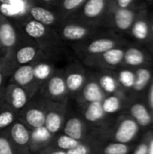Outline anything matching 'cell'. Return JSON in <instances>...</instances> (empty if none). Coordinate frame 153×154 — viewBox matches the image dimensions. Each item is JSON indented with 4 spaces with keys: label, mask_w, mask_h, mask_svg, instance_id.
I'll return each mask as SVG.
<instances>
[{
    "label": "cell",
    "mask_w": 153,
    "mask_h": 154,
    "mask_svg": "<svg viewBox=\"0 0 153 154\" xmlns=\"http://www.w3.org/2000/svg\"><path fill=\"white\" fill-rule=\"evenodd\" d=\"M84 0H64L63 1V7L68 10H73L75 8H77L78 6H79L81 5V3Z\"/></svg>",
    "instance_id": "cell-36"
},
{
    "label": "cell",
    "mask_w": 153,
    "mask_h": 154,
    "mask_svg": "<svg viewBox=\"0 0 153 154\" xmlns=\"http://www.w3.org/2000/svg\"><path fill=\"white\" fill-rule=\"evenodd\" d=\"M0 154H18L4 133H0Z\"/></svg>",
    "instance_id": "cell-34"
},
{
    "label": "cell",
    "mask_w": 153,
    "mask_h": 154,
    "mask_svg": "<svg viewBox=\"0 0 153 154\" xmlns=\"http://www.w3.org/2000/svg\"><path fill=\"white\" fill-rule=\"evenodd\" d=\"M151 32H152V33H153V23H152V25H151Z\"/></svg>",
    "instance_id": "cell-46"
},
{
    "label": "cell",
    "mask_w": 153,
    "mask_h": 154,
    "mask_svg": "<svg viewBox=\"0 0 153 154\" xmlns=\"http://www.w3.org/2000/svg\"><path fill=\"white\" fill-rule=\"evenodd\" d=\"M7 82L24 88L31 97L36 95L40 90L33 76V63L17 67L10 75Z\"/></svg>",
    "instance_id": "cell-6"
},
{
    "label": "cell",
    "mask_w": 153,
    "mask_h": 154,
    "mask_svg": "<svg viewBox=\"0 0 153 154\" xmlns=\"http://www.w3.org/2000/svg\"><path fill=\"white\" fill-rule=\"evenodd\" d=\"M7 80H8V78L4 73H0V91L5 89V86L8 83Z\"/></svg>",
    "instance_id": "cell-40"
},
{
    "label": "cell",
    "mask_w": 153,
    "mask_h": 154,
    "mask_svg": "<svg viewBox=\"0 0 153 154\" xmlns=\"http://www.w3.org/2000/svg\"><path fill=\"white\" fill-rule=\"evenodd\" d=\"M62 33H63V36L68 40L78 41V40L84 38L87 35V31L83 26L70 24V25H67L63 28Z\"/></svg>",
    "instance_id": "cell-24"
},
{
    "label": "cell",
    "mask_w": 153,
    "mask_h": 154,
    "mask_svg": "<svg viewBox=\"0 0 153 154\" xmlns=\"http://www.w3.org/2000/svg\"><path fill=\"white\" fill-rule=\"evenodd\" d=\"M132 34L134 38L139 41H144L148 38L150 34V27L148 22L143 18H139L135 20L131 27Z\"/></svg>",
    "instance_id": "cell-21"
},
{
    "label": "cell",
    "mask_w": 153,
    "mask_h": 154,
    "mask_svg": "<svg viewBox=\"0 0 153 154\" xmlns=\"http://www.w3.org/2000/svg\"><path fill=\"white\" fill-rule=\"evenodd\" d=\"M124 51L118 48H113L102 53L103 60L109 66H116L124 60Z\"/></svg>",
    "instance_id": "cell-26"
},
{
    "label": "cell",
    "mask_w": 153,
    "mask_h": 154,
    "mask_svg": "<svg viewBox=\"0 0 153 154\" xmlns=\"http://www.w3.org/2000/svg\"><path fill=\"white\" fill-rule=\"evenodd\" d=\"M135 22V13L129 8H118L115 12V23L119 30H128Z\"/></svg>",
    "instance_id": "cell-13"
},
{
    "label": "cell",
    "mask_w": 153,
    "mask_h": 154,
    "mask_svg": "<svg viewBox=\"0 0 153 154\" xmlns=\"http://www.w3.org/2000/svg\"><path fill=\"white\" fill-rule=\"evenodd\" d=\"M0 73H4L5 74V67H4V62H0Z\"/></svg>",
    "instance_id": "cell-44"
},
{
    "label": "cell",
    "mask_w": 153,
    "mask_h": 154,
    "mask_svg": "<svg viewBox=\"0 0 153 154\" xmlns=\"http://www.w3.org/2000/svg\"><path fill=\"white\" fill-rule=\"evenodd\" d=\"M131 115L141 126H147L151 121V115L147 108L142 104H134L131 107Z\"/></svg>",
    "instance_id": "cell-19"
},
{
    "label": "cell",
    "mask_w": 153,
    "mask_h": 154,
    "mask_svg": "<svg viewBox=\"0 0 153 154\" xmlns=\"http://www.w3.org/2000/svg\"><path fill=\"white\" fill-rule=\"evenodd\" d=\"M42 1H46V2H48V1H51V0H42Z\"/></svg>",
    "instance_id": "cell-47"
},
{
    "label": "cell",
    "mask_w": 153,
    "mask_h": 154,
    "mask_svg": "<svg viewBox=\"0 0 153 154\" xmlns=\"http://www.w3.org/2000/svg\"><path fill=\"white\" fill-rule=\"evenodd\" d=\"M18 119V115L11 108L4 105L0 111V133L7 129L13 123Z\"/></svg>",
    "instance_id": "cell-23"
},
{
    "label": "cell",
    "mask_w": 153,
    "mask_h": 154,
    "mask_svg": "<svg viewBox=\"0 0 153 154\" xmlns=\"http://www.w3.org/2000/svg\"><path fill=\"white\" fill-rule=\"evenodd\" d=\"M149 102H150V106L153 109V84L151 87L150 89V94H149Z\"/></svg>",
    "instance_id": "cell-41"
},
{
    "label": "cell",
    "mask_w": 153,
    "mask_h": 154,
    "mask_svg": "<svg viewBox=\"0 0 153 154\" xmlns=\"http://www.w3.org/2000/svg\"><path fill=\"white\" fill-rule=\"evenodd\" d=\"M129 148L125 143H111L105 146L103 149V154H127Z\"/></svg>",
    "instance_id": "cell-32"
},
{
    "label": "cell",
    "mask_w": 153,
    "mask_h": 154,
    "mask_svg": "<svg viewBox=\"0 0 153 154\" xmlns=\"http://www.w3.org/2000/svg\"><path fill=\"white\" fill-rule=\"evenodd\" d=\"M148 151H149L148 145L145 143H142L136 148L133 154H148Z\"/></svg>",
    "instance_id": "cell-38"
},
{
    "label": "cell",
    "mask_w": 153,
    "mask_h": 154,
    "mask_svg": "<svg viewBox=\"0 0 153 154\" xmlns=\"http://www.w3.org/2000/svg\"><path fill=\"white\" fill-rule=\"evenodd\" d=\"M138 130V124L134 120L124 119L119 124L115 132V140L116 143L126 144L136 136Z\"/></svg>",
    "instance_id": "cell-12"
},
{
    "label": "cell",
    "mask_w": 153,
    "mask_h": 154,
    "mask_svg": "<svg viewBox=\"0 0 153 154\" xmlns=\"http://www.w3.org/2000/svg\"><path fill=\"white\" fill-rule=\"evenodd\" d=\"M52 137L53 136L44 126L31 130L29 144L30 153L37 154L48 148L52 140Z\"/></svg>",
    "instance_id": "cell-10"
},
{
    "label": "cell",
    "mask_w": 153,
    "mask_h": 154,
    "mask_svg": "<svg viewBox=\"0 0 153 154\" xmlns=\"http://www.w3.org/2000/svg\"><path fill=\"white\" fill-rule=\"evenodd\" d=\"M121 100L117 96L110 95L106 97L102 101V107L106 115H112L121 109Z\"/></svg>",
    "instance_id": "cell-27"
},
{
    "label": "cell",
    "mask_w": 153,
    "mask_h": 154,
    "mask_svg": "<svg viewBox=\"0 0 153 154\" xmlns=\"http://www.w3.org/2000/svg\"><path fill=\"white\" fill-rule=\"evenodd\" d=\"M64 78L69 98L75 100L87 79L86 72L81 67L72 66L64 72Z\"/></svg>",
    "instance_id": "cell-8"
},
{
    "label": "cell",
    "mask_w": 153,
    "mask_h": 154,
    "mask_svg": "<svg viewBox=\"0 0 153 154\" xmlns=\"http://www.w3.org/2000/svg\"><path fill=\"white\" fill-rule=\"evenodd\" d=\"M151 74L149 69H139L135 73V81L133 88L136 91L142 90L151 80Z\"/></svg>",
    "instance_id": "cell-30"
},
{
    "label": "cell",
    "mask_w": 153,
    "mask_h": 154,
    "mask_svg": "<svg viewBox=\"0 0 153 154\" xmlns=\"http://www.w3.org/2000/svg\"><path fill=\"white\" fill-rule=\"evenodd\" d=\"M30 14L35 21L44 25L52 24L55 20V17L50 11L41 6H32L30 9Z\"/></svg>",
    "instance_id": "cell-20"
},
{
    "label": "cell",
    "mask_w": 153,
    "mask_h": 154,
    "mask_svg": "<svg viewBox=\"0 0 153 154\" xmlns=\"http://www.w3.org/2000/svg\"><path fill=\"white\" fill-rule=\"evenodd\" d=\"M31 96L23 88L13 84L7 83L4 91V102L6 106L11 108L17 115L25 107L31 100Z\"/></svg>",
    "instance_id": "cell-7"
},
{
    "label": "cell",
    "mask_w": 153,
    "mask_h": 154,
    "mask_svg": "<svg viewBox=\"0 0 153 154\" xmlns=\"http://www.w3.org/2000/svg\"><path fill=\"white\" fill-rule=\"evenodd\" d=\"M149 151H148V154H153V140L151 142L150 146H148Z\"/></svg>",
    "instance_id": "cell-43"
},
{
    "label": "cell",
    "mask_w": 153,
    "mask_h": 154,
    "mask_svg": "<svg viewBox=\"0 0 153 154\" xmlns=\"http://www.w3.org/2000/svg\"><path fill=\"white\" fill-rule=\"evenodd\" d=\"M54 71H55L54 66L49 62L41 61V62L33 63L34 79L40 88L50 78V76L54 73Z\"/></svg>",
    "instance_id": "cell-14"
},
{
    "label": "cell",
    "mask_w": 153,
    "mask_h": 154,
    "mask_svg": "<svg viewBox=\"0 0 153 154\" xmlns=\"http://www.w3.org/2000/svg\"><path fill=\"white\" fill-rule=\"evenodd\" d=\"M39 93L48 101L67 103L69 102V94L66 87L64 72L54 71L50 78L41 87Z\"/></svg>",
    "instance_id": "cell-2"
},
{
    "label": "cell",
    "mask_w": 153,
    "mask_h": 154,
    "mask_svg": "<svg viewBox=\"0 0 153 154\" xmlns=\"http://www.w3.org/2000/svg\"><path fill=\"white\" fill-rule=\"evenodd\" d=\"M4 91H5V89L0 91V111L3 108L4 105H5V102H4Z\"/></svg>",
    "instance_id": "cell-42"
},
{
    "label": "cell",
    "mask_w": 153,
    "mask_h": 154,
    "mask_svg": "<svg viewBox=\"0 0 153 154\" xmlns=\"http://www.w3.org/2000/svg\"><path fill=\"white\" fill-rule=\"evenodd\" d=\"M0 11H1V13L3 14L8 15V16L14 15L18 12L17 9L14 7V5L13 4H1V5H0Z\"/></svg>",
    "instance_id": "cell-35"
},
{
    "label": "cell",
    "mask_w": 153,
    "mask_h": 154,
    "mask_svg": "<svg viewBox=\"0 0 153 154\" xmlns=\"http://www.w3.org/2000/svg\"><path fill=\"white\" fill-rule=\"evenodd\" d=\"M106 97L105 92L102 90L96 79H87L83 88L74 100L78 106H84L94 102H102Z\"/></svg>",
    "instance_id": "cell-9"
},
{
    "label": "cell",
    "mask_w": 153,
    "mask_h": 154,
    "mask_svg": "<svg viewBox=\"0 0 153 154\" xmlns=\"http://www.w3.org/2000/svg\"><path fill=\"white\" fill-rule=\"evenodd\" d=\"M48 100L38 92L18 115V120L30 130L44 126Z\"/></svg>",
    "instance_id": "cell-1"
},
{
    "label": "cell",
    "mask_w": 153,
    "mask_h": 154,
    "mask_svg": "<svg viewBox=\"0 0 153 154\" xmlns=\"http://www.w3.org/2000/svg\"><path fill=\"white\" fill-rule=\"evenodd\" d=\"M25 32L32 38L38 39L45 35L46 33V28L45 25L33 20L28 22L24 26Z\"/></svg>",
    "instance_id": "cell-29"
},
{
    "label": "cell",
    "mask_w": 153,
    "mask_h": 154,
    "mask_svg": "<svg viewBox=\"0 0 153 154\" xmlns=\"http://www.w3.org/2000/svg\"><path fill=\"white\" fill-rule=\"evenodd\" d=\"M99 86L101 87L102 90L105 92V94H114L117 89V81L116 79L109 75V74H104L101 75L98 79H96Z\"/></svg>",
    "instance_id": "cell-28"
},
{
    "label": "cell",
    "mask_w": 153,
    "mask_h": 154,
    "mask_svg": "<svg viewBox=\"0 0 153 154\" xmlns=\"http://www.w3.org/2000/svg\"><path fill=\"white\" fill-rule=\"evenodd\" d=\"M37 56V49L33 46L27 45L20 48L14 56V61L19 66L33 63Z\"/></svg>",
    "instance_id": "cell-16"
},
{
    "label": "cell",
    "mask_w": 153,
    "mask_h": 154,
    "mask_svg": "<svg viewBox=\"0 0 153 154\" xmlns=\"http://www.w3.org/2000/svg\"><path fill=\"white\" fill-rule=\"evenodd\" d=\"M78 113L86 124L90 127L97 125L106 116L102 107V102H94L84 106H78Z\"/></svg>",
    "instance_id": "cell-11"
},
{
    "label": "cell",
    "mask_w": 153,
    "mask_h": 154,
    "mask_svg": "<svg viewBox=\"0 0 153 154\" xmlns=\"http://www.w3.org/2000/svg\"><path fill=\"white\" fill-rule=\"evenodd\" d=\"M115 42L111 39H97L93 41L87 48V51L90 54H102L113 48H115Z\"/></svg>",
    "instance_id": "cell-18"
},
{
    "label": "cell",
    "mask_w": 153,
    "mask_h": 154,
    "mask_svg": "<svg viewBox=\"0 0 153 154\" xmlns=\"http://www.w3.org/2000/svg\"><path fill=\"white\" fill-rule=\"evenodd\" d=\"M96 154H103V153H96Z\"/></svg>",
    "instance_id": "cell-48"
},
{
    "label": "cell",
    "mask_w": 153,
    "mask_h": 154,
    "mask_svg": "<svg viewBox=\"0 0 153 154\" xmlns=\"http://www.w3.org/2000/svg\"><path fill=\"white\" fill-rule=\"evenodd\" d=\"M37 154H67L65 151H61V150H56L50 147L46 148L45 150H43L42 152H39Z\"/></svg>",
    "instance_id": "cell-37"
},
{
    "label": "cell",
    "mask_w": 153,
    "mask_h": 154,
    "mask_svg": "<svg viewBox=\"0 0 153 154\" xmlns=\"http://www.w3.org/2000/svg\"><path fill=\"white\" fill-rule=\"evenodd\" d=\"M79 143H80V142L74 140L73 138H71L60 132L52 137V140H51L49 147L56 149V150H61V151L67 152V151L78 146Z\"/></svg>",
    "instance_id": "cell-15"
},
{
    "label": "cell",
    "mask_w": 153,
    "mask_h": 154,
    "mask_svg": "<svg viewBox=\"0 0 153 154\" xmlns=\"http://www.w3.org/2000/svg\"><path fill=\"white\" fill-rule=\"evenodd\" d=\"M68 107L69 102L59 103L48 101L44 127L52 136L61 132L68 112Z\"/></svg>",
    "instance_id": "cell-4"
},
{
    "label": "cell",
    "mask_w": 153,
    "mask_h": 154,
    "mask_svg": "<svg viewBox=\"0 0 153 154\" xmlns=\"http://www.w3.org/2000/svg\"><path fill=\"white\" fill-rule=\"evenodd\" d=\"M118 8H128L133 0H116Z\"/></svg>",
    "instance_id": "cell-39"
},
{
    "label": "cell",
    "mask_w": 153,
    "mask_h": 154,
    "mask_svg": "<svg viewBox=\"0 0 153 154\" xmlns=\"http://www.w3.org/2000/svg\"><path fill=\"white\" fill-rule=\"evenodd\" d=\"M89 127L90 126L86 124L79 113H74L68 107L61 133L82 143L87 141L92 135L89 132Z\"/></svg>",
    "instance_id": "cell-3"
},
{
    "label": "cell",
    "mask_w": 153,
    "mask_h": 154,
    "mask_svg": "<svg viewBox=\"0 0 153 154\" xmlns=\"http://www.w3.org/2000/svg\"><path fill=\"white\" fill-rule=\"evenodd\" d=\"M16 42V33L9 23H3L0 25V43L5 48H12Z\"/></svg>",
    "instance_id": "cell-17"
},
{
    "label": "cell",
    "mask_w": 153,
    "mask_h": 154,
    "mask_svg": "<svg viewBox=\"0 0 153 154\" xmlns=\"http://www.w3.org/2000/svg\"><path fill=\"white\" fill-rule=\"evenodd\" d=\"M124 60L130 66H139L144 62V54L136 48H130L124 51Z\"/></svg>",
    "instance_id": "cell-25"
},
{
    "label": "cell",
    "mask_w": 153,
    "mask_h": 154,
    "mask_svg": "<svg viewBox=\"0 0 153 154\" xmlns=\"http://www.w3.org/2000/svg\"><path fill=\"white\" fill-rule=\"evenodd\" d=\"M118 81L124 88H133L134 85V81H135V74L133 71L128 70V69L122 70L118 74Z\"/></svg>",
    "instance_id": "cell-33"
},
{
    "label": "cell",
    "mask_w": 153,
    "mask_h": 154,
    "mask_svg": "<svg viewBox=\"0 0 153 154\" xmlns=\"http://www.w3.org/2000/svg\"><path fill=\"white\" fill-rule=\"evenodd\" d=\"M92 135L85 142L80 143L78 146L67 151V154H96L94 149L96 148Z\"/></svg>",
    "instance_id": "cell-31"
},
{
    "label": "cell",
    "mask_w": 153,
    "mask_h": 154,
    "mask_svg": "<svg viewBox=\"0 0 153 154\" xmlns=\"http://www.w3.org/2000/svg\"><path fill=\"white\" fill-rule=\"evenodd\" d=\"M105 9V0H88L84 5V14L88 18L100 15Z\"/></svg>",
    "instance_id": "cell-22"
},
{
    "label": "cell",
    "mask_w": 153,
    "mask_h": 154,
    "mask_svg": "<svg viewBox=\"0 0 153 154\" xmlns=\"http://www.w3.org/2000/svg\"><path fill=\"white\" fill-rule=\"evenodd\" d=\"M14 0H0L1 4H11Z\"/></svg>",
    "instance_id": "cell-45"
},
{
    "label": "cell",
    "mask_w": 153,
    "mask_h": 154,
    "mask_svg": "<svg viewBox=\"0 0 153 154\" xmlns=\"http://www.w3.org/2000/svg\"><path fill=\"white\" fill-rule=\"evenodd\" d=\"M30 132L31 130L17 119L2 133L6 135L17 153L31 154L29 149Z\"/></svg>",
    "instance_id": "cell-5"
}]
</instances>
